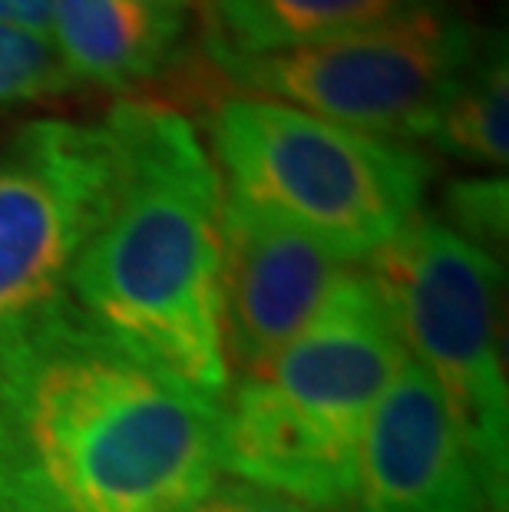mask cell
I'll use <instances>...</instances> for the list:
<instances>
[{
    "mask_svg": "<svg viewBox=\"0 0 509 512\" xmlns=\"http://www.w3.org/2000/svg\"><path fill=\"white\" fill-rule=\"evenodd\" d=\"M219 407L70 301L0 347V512H196Z\"/></svg>",
    "mask_w": 509,
    "mask_h": 512,
    "instance_id": "obj_1",
    "label": "cell"
},
{
    "mask_svg": "<svg viewBox=\"0 0 509 512\" xmlns=\"http://www.w3.org/2000/svg\"><path fill=\"white\" fill-rule=\"evenodd\" d=\"M113 199L70 281L73 308L202 397L229 390L222 354V182L196 126L129 100L106 116Z\"/></svg>",
    "mask_w": 509,
    "mask_h": 512,
    "instance_id": "obj_2",
    "label": "cell"
},
{
    "mask_svg": "<svg viewBox=\"0 0 509 512\" xmlns=\"http://www.w3.org/2000/svg\"><path fill=\"white\" fill-rule=\"evenodd\" d=\"M404 361L387 298L354 268L272 364L225 390L222 470L305 506L348 512L364 427Z\"/></svg>",
    "mask_w": 509,
    "mask_h": 512,
    "instance_id": "obj_3",
    "label": "cell"
},
{
    "mask_svg": "<svg viewBox=\"0 0 509 512\" xmlns=\"http://www.w3.org/2000/svg\"><path fill=\"white\" fill-rule=\"evenodd\" d=\"M209 133L225 199L351 265L414 219L430 182L427 159L410 146L265 96L222 100Z\"/></svg>",
    "mask_w": 509,
    "mask_h": 512,
    "instance_id": "obj_4",
    "label": "cell"
},
{
    "mask_svg": "<svg viewBox=\"0 0 509 512\" xmlns=\"http://www.w3.org/2000/svg\"><path fill=\"white\" fill-rule=\"evenodd\" d=\"M367 261L407 357L433 380L470 443L490 512H506L509 387L500 351V261L430 215H414Z\"/></svg>",
    "mask_w": 509,
    "mask_h": 512,
    "instance_id": "obj_5",
    "label": "cell"
},
{
    "mask_svg": "<svg viewBox=\"0 0 509 512\" xmlns=\"http://www.w3.org/2000/svg\"><path fill=\"white\" fill-rule=\"evenodd\" d=\"M486 43L467 17L424 4L374 27L238 57L209 50L242 90L377 139H430L440 110Z\"/></svg>",
    "mask_w": 509,
    "mask_h": 512,
    "instance_id": "obj_6",
    "label": "cell"
},
{
    "mask_svg": "<svg viewBox=\"0 0 509 512\" xmlns=\"http://www.w3.org/2000/svg\"><path fill=\"white\" fill-rule=\"evenodd\" d=\"M106 126L34 119L0 146V347L70 304V281L113 199Z\"/></svg>",
    "mask_w": 509,
    "mask_h": 512,
    "instance_id": "obj_7",
    "label": "cell"
},
{
    "mask_svg": "<svg viewBox=\"0 0 509 512\" xmlns=\"http://www.w3.org/2000/svg\"><path fill=\"white\" fill-rule=\"evenodd\" d=\"M354 268L222 195V354L235 377L272 364Z\"/></svg>",
    "mask_w": 509,
    "mask_h": 512,
    "instance_id": "obj_8",
    "label": "cell"
},
{
    "mask_svg": "<svg viewBox=\"0 0 509 512\" xmlns=\"http://www.w3.org/2000/svg\"><path fill=\"white\" fill-rule=\"evenodd\" d=\"M480 466L433 380L404 361L357 446L348 512H486Z\"/></svg>",
    "mask_w": 509,
    "mask_h": 512,
    "instance_id": "obj_9",
    "label": "cell"
},
{
    "mask_svg": "<svg viewBox=\"0 0 509 512\" xmlns=\"http://www.w3.org/2000/svg\"><path fill=\"white\" fill-rule=\"evenodd\" d=\"M186 10L143 0H53L50 40L77 86L129 90L176 67Z\"/></svg>",
    "mask_w": 509,
    "mask_h": 512,
    "instance_id": "obj_10",
    "label": "cell"
},
{
    "mask_svg": "<svg viewBox=\"0 0 509 512\" xmlns=\"http://www.w3.org/2000/svg\"><path fill=\"white\" fill-rule=\"evenodd\" d=\"M209 50L258 57L331 40L437 0H209Z\"/></svg>",
    "mask_w": 509,
    "mask_h": 512,
    "instance_id": "obj_11",
    "label": "cell"
},
{
    "mask_svg": "<svg viewBox=\"0 0 509 512\" xmlns=\"http://www.w3.org/2000/svg\"><path fill=\"white\" fill-rule=\"evenodd\" d=\"M506 116H509V63L506 43L486 40L480 57L463 73L457 90L437 116L430 143L453 159L473 166H506Z\"/></svg>",
    "mask_w": 509,
    "mask_h": 512,
    "instance_id": "obj_12",
    "label": "cell"
},
{
    "mask_svg": "<svg viewBox=\"0 0 509 512\" xmlns=\"http://www.w3.org/2000/svg\"><path fill=\"white\" fill-rule=\"evenodd\" d=\"M77 90L50 37L0 24V110Z\"/></svg>",
    "mask_w": 509,
    "mask_h": 512,
    "instance_id": "obj_13",
    "label": "cell"
},
{
    "mask_svg": "<svg viewBox=\"0 0 509 512\" xmlns=\"http://www.w3.org/2000/svg\"><path fill=\"white\" fill-rule=\"evenodd\" d=\"M447 228H453L470 245L496 255L506 245L509 228V195L506 179L486 176V179H463L447 189Z\"/></svg>",
    "mask_w": 509,
    "mask_h": 512,
    "instance_id": "obj_14",
    "label": "cell"
},
{
    "mask_svg": "<svg viewBox=\"0 0 509 512\" xmlns=\"http://www.w3.org/2000/svg\"><path fill=\"white\" fill-rule=\"evenodd\" d=\"M196 512H324L248 483H215V489L196 506Z\"/></svg>",
    "mask_w": 509,
    "mask_h": 512,
    "instance_id": "obj_15",
    "label": "cell"
},
{
    "mask_svg": "<svg viewBox=\"0 0 509 512\" xmlns=\"http://www.w3.org/2000/svg\"><path fill=\"white\" fill-rule=\"evenodd\" d=\"M0 24L24 27L50 37L53 30V0H0Z\"/></svg>",
    "mask_w": 509,
    "mask_h": 512,
    "instance_id": "obj_16",
    "label": "cell"
},
{
    "mask_svg": "<svg viewBox=\"0 0 509 512\" xmlns=\"http://www.w3.org/2000/svg\"><path fill=\"white\" fill-rule=\"evenodd\" d=\"M143 4H153V7H166V10H189L196 0H143Z\"/></svg>",
    "mask_w": 509,
    "mask_h": 512,
    "instance_id": "obj_17",
    "label": "cell"
}]
</instances>
